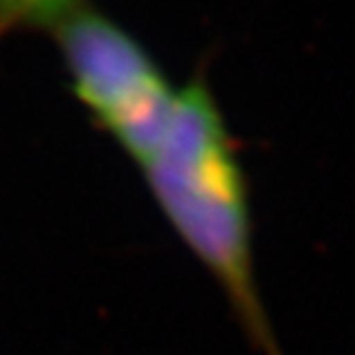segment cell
<instances>
[{
    "instance_id": "obj_3",
    "label": "cell",
    "mask_w": 355,
    "mask_h": 355,
    "mask_svg": "<svg viewBox=\"0 0 355 355\" xmlns=\"http://www.w3.org/2000/svg\"><path fill=\"white\" fill-rule=\"evenodd\" d=\"M50 0H0V40L22 28H50Z\"/></svg>"
},
{
    "instance_id": "obj_4",
    "label": "cell",
    "mask_w": 355,
    "mask_h": 355,
    "mask_svg": "<svg viewBox=\"0 0 355 355\" xmlns=\"http://www.w3.org/2000/svg\"><path fill=\"white\" fill-rule=\"evenodd\" d=\"M79 0H50V8H52V22L57 20V17L62 15V12H67L72 6H77ZM50 30V28H47Z\"/></svg>"
},
{
    "instance_id": "obj_1",
    "label": "cell",
    "mask_w": 355,
    "mask_h": 355,
    "mask_svg": "<svg viewBox=\"0 0 355 355\" xmlns=\"http://www.w3.org/2000/svg\"><path fill=\"white\" fill-rule=\"evenodd\" d=\"M139 171L178 239L215 279L252 348L286 355L257 279L247 173L205 74L178 89L171 123Z\"/></svg>"
},
{
    "instance_id": "obj_2",
    "label": "cell",
    "mask_w": 355,
    "mask_h": 355,
    "mask_svg": "<svg viewBox=\"0 0 355 355\" xmlns=\"http://www.w3.org/2000/svg\"><path fill=\"white\" fill-rule=\"evenodd\" d=\"M74 99L136 166L163 139L178 89L153 52L114 17L79 0L50 28Z\"/></svg>"
}]
</instances>
